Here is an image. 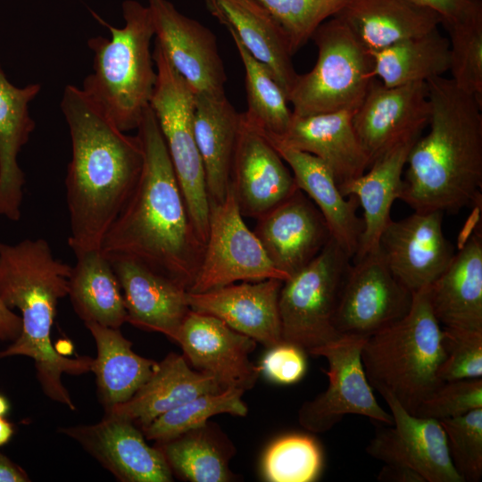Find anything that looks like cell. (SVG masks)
<instances>
[{
	"mask_svg": "<svg viewBox=\"0 0 482 482\" xmlns=\"http://www.w3.org/2000/svg\"><path fill=\"white\" fill-rule=\"evenodd\" d=\"M350 260L331 237L311 262L283 281L278 298L283 342L310 353L340 337L334 317Z\"/></svg>",
	"mask_w": 482,
	"mask_h": 482,
	"instance_id": "9c48e42d",
	"label": "cell"
},
{
	"mask_svg": "<svg viewBox=\"0 0 482 482\" xmlns=\"http://www.w3.org/2000/svg\"><path fill=\"white\" fill-rule=\"evenodd\" d=\"M27 472L4 454L0 453V482H29Z\"/></svg>",
	"mask_w": 482,
	"mask_h": 482,
	"instance_id": "c3c4849f",
	"label": "cell"
},
{
	"mask_svg": "<svg viewBox=\"0 0 482 482\" xmlns=\"http://www.w3.org/2000/svg\"><path fill=\"white\" fill-rule=\"evenodd\" d=\"M96 346L91 371L104 410L123 403L143 386L158 362L137 354L120 328L85 323Z\"/></svg>",
	"mask_w": 482,
	"mask_h": 482,
	"instance_id": "1f68e13d",
	"label": "cell"
},
{
	"mask_svg": "<svg viewBox=\"0 0 482 482\" xmlns=\"http://www.w3.org/2000/svg\"><path fill=\"white\" fill-rule=\"evenodd\" d=\"M370 54L373 75L386 87L427 81L449 71V39L437 28Z\"/></svg>",
	"mask_w": 482,
	"mask_h": 482,
	"instance_id": "836d02e7",
	"label": "cell"
},
{
	"mask_svg": "<svg viewBox=\"0 0 482 482\" xmlns=\"http://www.w3.org/2000/svg\"><path fill=\"white\" fill-rule=\"evenodd\" d=\"M240 123L241 112L226 95L195 94L194 129L209 204L221 203L228 193Z\"/></svg>",
	"mask_w": 482,
	"mask_h": 482,
	"instance_id": "f546056e",
	"label": "cell"
},
{
	"mask_svg": "<svg viewBox=\"0 0 482 482\" xmlns=\"http://www.w3.org/2000/svg\"><path fill=\"white\" fill-rule=\"evenodd\" d=\"M381 395L393 424L377 431L366 452L386 464L415 470L426 482H464L452 461L440 421L409 412L390 394Z\"/></svg>",
	"mask_w": 482,
	"mask_h": 482,
	"instance_id": "4fadbf2b",
	"label": "cell"
},
{
	"mask_svg": "<svg viewBox=\"0 0 482 482\" xmlns=\"http://www.w3.org/2000/svg\"><path fill=\"white\" fill-rule=\"evenodd\" d=\"M40 90L37 83L14 86L0 65V215L12 221L21 219L25 184L18 156L35 129L29 105Z\"/></svg>",
	"mask_w": 482,
	"mask_h": 482,
	"instance_id": "83f0119b",
	"label": "cell"
},
{
	"mask_svg": "<svg viewBox=\"0 0 482 482\" xmlns=\"http://www.w3.org/2000/svg\"><path fill=\"white\" fill-rule=\"evenodd\" d=\"M335 16L370 52L425 34L441 23L436 12L415 0H352Z\"/></svg>",
	"mask_w": 482,
	"mask_h": 482,
	"instance_id": "4dcf8cb0",
	"label": "cell"
},
{
	"mask_svg": "<svg viewBox=\"0 0 482 482\" xmlns=\"http://www.w3.org/2000/svg\"><path fill=\"white\" fill-rule=\"evenodd\" d=\"M229 34L245 73L247 110L242 112L243 116L258 129L278 137L282 136L293 116L286 92L271 71L254 58L235 34Z\"/></svg>",
	"mask_w": 482,
	"mask_h": 482,
	"instance_id": "d590c367",
	"label": "cell"
},
{
	"mask_svg": "<svg viewBox=\"0 0 482 482\" xmlns=\"http://www.w3.org/2000/svg\"><path fill=\"white\" fill-rule=\"evenodd\" d=\"M429 118L426 81L386 87L374 79L352 120L371 164L397 143L421 136Z\"/></svg>",
	"mask_w": 482,
	"mask_h": 482,
	"instance_id": "9a60e30c",
	"label": "cell"
},
{
	"mask_svg": "<svg viewBox=\"0 0 482 482\" xmlns=\"http://www.w3.org/2000/svg\"><path fill=\"white\" fill-rule=\"evenodd\" d=\"M61 109L71 140L65 179L68 244L77 256L101 249L139 179L144 155L138 137L120 130L81 87L66 86Z\"/></svg>",
	"mask_w": 482,
	"mask_h": 482,
	"instance_id": "7a4b0ae2",
	"label": "cell"
},
{
	"mask_svg": "<svg viewBox=\"0 0 482 482\" xmlns=\"http://www.w3.org/2000/svg\"><path fill=\"white\" fill-rule=\"evenodd\" d=\"M21 331V318L0 299V340L14 341Z\"/></svg>",
	"mask_w": 482,
	"mask_h": 482,
	"instance_id": "bcb514c9",
	"label": "cell"
},
{
	"mask_svg": "<svg viewBox=\"0 0 482 482\" xmlns=\"http://www.w3.org/2000/svg\"><path fill=\"white\" fill-rule=\"evenodd\" d=\"M454 468L464 481L482 476V408L439 420Z\"/></svg>",
	"mask_w": 482,
	"mask_h": 482,
	"instance_id": "60d3db41",
	"label": "cell"
},
{
	"mask_svg": "<svg viewBox=\"0 0 482 482\" xmlns=\"http://www.w3.org/2000/svg\"><path fill=\"white\" fill-rule=\"evenodd\" d=\"M260 130L290 168L297 187L320 212L331 237L353 259L363 232L362 218L356 212L357 198L343 195L331 170L320 159L288 146Z\"/></svg>",
	"mask_w": 482,
	"mask_h": 482,
	"instance_id": "603a6c76",
	"label": "cell"
},
{
	"mask_svg": "<svg viewBox=\"0 0 482 482\" xmlns=\"http://www.w3.org/2000/svg\"><path fill=\"white\" fill-rule=\"evenodd\" d=\"M13 433V425L0 416V446L6 445L12 439Z\"/></svg>",
	"mask_w": 482,
	"mask_h": 482,
	"instance_id": "681fc988",
	"label": "cell"
},
{
	"mask_svg": "<svg viewBox=\"0 0 482 482\" xmlns=\"http://www.w3.org/2000/svg\"><path fill=\"white\" fill-rule=\"evenodd\" d=\"M420 137L397 143L378 157L362 176L339 187L344 196H355L363 210V232L353 260L378 249L381 233L392 220V205L401 196L410 150Z\"/></svg>",
	"mask_w": 482,
	"mask_h": 482,
	"instance_id": "4316f807",
	"label": "cell"
},
{
	"mask_svg": "<svg viewBox=\"0 0 482 482\" xmlns=\"http://www.w3.org/2000/svg\"><path fill=\"white\" fill-rule=\"evenodd\" d=\"M71 272V266L55 258L43 238H26L15 245L0 242V299L21 314V334L0 351V359H32L43 393L75 411L62 377L91 371L94 358L65 357L51 340L56 307L59 300L68 295Z\"/></svg>",
	"mask_w": 482,
	"mask_h": 482,
	"instance_id": "277c9868",
	"label": "cell"
},
{
	"mask_svg": "<svg viewBox=\"0 0 482 482\" xmlns=\"http://www.w3.org/2000/svg\"><path fill=\"white\" fill-rule=\"evenodd\" d=\"M283 280L243 281L187 294L191 310L212 315L267 348L283 342L278 310Z\"/></svg>",
	"mask_w": 482,
	"mask_h": 482,
	"instance_id": "44dd1931",
	"label": "cell"
},
{
	"mask_svg": "<svg viewBox=\"0 0 482 482\" xmlns=\"http://www.w3.org/2000/svg\"><path fill=\"white\" fill-rule=\"evenodd\" d=\"M382 482H426L415 470L395 464H386L378 475Z\"/></svg>",
	"mask_w": 482,
	"mask_h": 482,
	"instance_id": "7dc6e473",
	"label": "cell"
},
{
	"mask_svg": "<svg viewBox=\"0 0 482 482\" xmlns=\"http://www.w3.org/2000/svg\"><path fill=\"white\" fill-rule=\"evenodd\" d=\"M352 112L292 116L282 136L268 135L312 154L331 170L339 187L362 176L370 166L353 125ZM263 131V130H262Z\"/></svg>",
	"mask_w": 482,
	"mask_h": 482,
	"instance_id": "cb8c5ba5",
	"label": "cell"
},
{
	"mask_svg": "<svg viewBox=\"0 0 482 482\" xmlns=\"http://www.w3.org/2000/svg\"><path fill=\"white\" fill-rule=\"evenodd\" d=\"M143 149L139 179L106 232L101 251L136 260L187 291L204 243L191 220L156 116L149 106L137 129Z\"/></svg>",
	"mask_w": 482,
	"mask_h": 482,
	"instance_id": "6da1fadb",
	"label": "cell"
},
{
	"mask_svg": "<svg viewBox=\"0 0 482 482\" xmlns=\"http://www.w3.org/2000/svg\"><path fill=\"white\" fill-rule=\"evenodd\" d=\"M482 408V378L443 382L417 409L415 415L437 420Z\"/></svg>",
	"mask_w": 482,
	"mask_h": 482,
	"instance_id": "7bdbcfd3",
	"label": "cell"
},
{
	"mask_svg": "<svg viewBox=\"0 0 482 482\" xmlns=\"http://www.w3.org/2000/svg\"><path fill=\"white\" fill-rule=\"evenodd\" d=\"M412 295L392 273L379 250L353 260L334 317L339 336L369 337L404 317Z\"/></svg>",
	"mask_w": 482,
	"mask_h": 482,
	"instance_id": "7c38bea8",
	"label": "cell"
},
{
	"mask_svg": "<svg viewBox=\"0 0 482 482\" xmlns=\"http://www.w3.org/2000/svg\"><path fill=\"white\" fill-rule=\"evenodd\" d=\"M365 340L362 337L340 336L309 353L327 360L328 368L322 370L328 384L324 392L300 407L298 421L303 428L324 433L349 414L365 416L385 425L393 424L391 413L377 402L364 371L362 350Z\"/></svg>",
	"mask_w": 482,
	"mask_h": 482,
	"instance_id": "8fae6325",
	"label": "cell"
},
{
	"mask_svg": "<svg viewBox=\"0 0 482 482\" xmlns=\"http://www.w3.org/2000/svg\"><path fill=\"white\" fill-rule=\"evenodd\" d=\"M244 392L240 388L228 387L197 395L160 415L141 430L146 439L157 443L201 428L218 414L245 416L248 410L242 400Z\"/></svg>",
	"mask_w": 482,
	"mask_h": 482,
	"instance_id": "8d00e7d4",
	"label": "cell"
},
{
	"mask_svg": "<svg viewBox=\"0 0 482 482\" xmlns=\"http://www.w3.org/2000/svg\"><path fill=\"white\" fill-rule=\"evenodd\" d=\"M71 267L68 295L84 323L120 328L127 322L122 291L109 258L101 249L76 256Z\"/></svg>",
	"mask_w": 482,
	"mask_h": 482,
	"instance_id": "d6a6232c",
	"label": "cell"
},
{
	"mask_svg": "<svg viewBox=\"0 0 482 482\" xmlns=\"http://www.w3.org/2000/svg\"><path fill=\"white\" fill-rule=\"evenodd\" d=\"M259 368L270 381L281 385L294 384L300 380L306 371L305 351L295 345L282 342L269 348Z\"/></svg>",
	"mask_w": 482,
	"mask_h": 482,
	"instance_id": "ee69618b",
	"label": "cell"
},
{
	"mask_svg": "<svg viewBox=\"0 0 482 482\" xmlns=\"http://www.w3.org/2000/svg\"><path fill=\"white\" fill-rule=\"evenodd\" d=\"M443 217L440 211H414L402 220H391L381 233L378 247L386 264L411 293L430 286L453 258Z\"/></svg>",
	"mask_w": 482,
	"mask_h": 482,
	"instance_id": "e0dca14e",
	"label": "cell"
},
{
	"mask_svg": "<svg viewBox=\"0 0 482 482\" xmlns=\"http://www.w3.org/2000/svg\"><path fill=\"white\" fill-rule=\"evenodd\" d=\"M311 39L318 57L310 71L297 75L287 94L293 115L354 112L376 79L370 52L337 16L321 23Z\"/></svg>",
	"mask_w": 482,
	"mask_h": 482,
	"instance_id": "52a82bcc",
	"label": "cell"
},
{
	"mask_svg": "<svg viewBox=\"0 0 482 482\" xmlns=\"http://www.w3.org/2000/svg\"><path fill=\"white\" fill-rule=\"evenodd\" d=\"M172 340L195 370L214 378L223 389L248 390L261 373L249 360L257 342L212 315L190 310Z\"/></svg>",
	"mask_w": 482,
	"mask_h": 482,
	"instance_id": "2e32d148",
	"label": "cell"
},
{
	"mask_svg": "<svg viewBox=\"0 0 482 482\" xmlns=\"http://www.w3.org/2000/svg\"><path fill=\"white\" fill-rule=\"evenodd\" d=\"M426 83L429 131L410 150L400 199L415 212L458 213L481 203L482 102L444 76Z\"/></svg>",
	"mask_w": 482,
	"mask_h": 482,
	"instance_id": "3957f363",
	"label": "cell"
},
{
	"mask_svg": "<svg viewBox=\"0 0 482 482\" xmlns=\"http://www.w3.org/2000/svg\"><path fill=\"white\" fill-rule=\"evenodd\" d=\"M436 12L444 28L482 22V0H415Z\"/></svg>",
	"mask_w": 482,
	"mask_h": 482,
	"instance_id": "f6af8a7d",
	"label": "cell"
},
{
	"mask_svg": "<svg viewBox=\"0 0 482 482\" xmlns=\"http://www.w3.org/2000/svg\"><path fill=\"white\" fill-rule=\"evenodd\" d=\"M210 13L272 72L287 96L298 73L287 36L257 0H204Z\"/></svg>",
	"mask_w": 482,
	"mask_h": 482,
	"instance_id": "484cf974",
	"label": "cell"
},
{
	"mask_svg": "<svg viewBox=\"0 0 482 482\" xmlns=\"http://www.w3.org/2000/svg\"><path fill=\"white\" fill-rule=\"evenodd\" d=\"M10 410V403L8 399L0 394V416L4 417Z\"/></svg>",
	"mask_w": 482,
	"mask_h": 482,
	"instance_id": "f907efd6",
	"label": "cell"
},
{
	"mask_svg": "<svg viewBox=\"0 0 482 482\" xmlns=\"http://www.w3.org/2000/svg\"><path fill=\"white\" fill-rule=\"evenodd\" d=\"M121 482H170L172 471L158 447L124 419L104 413L96 424L60 428Z\"/></svg>",
	"mask_w": 482,
	"mask_h": 482,
	"instance_id": "ac0fdd59",
	"label": "cell"
},
{
	"mask_svg": "<svg viewBox=\"0 0 482 482\" xmlns=\"http://www.w3.org/2000/svg\"><path fill=\"white\" fill-rule=\"evenodd\" d=\"M222 389L212 377L191 369L184 355L170 353L129 400L104 410V413L129 420L141 429L197 395Z\"/></svg>",
	"mask_w": 482,
	"mask_h": 482,
	"instance_id": "f1b7e54d",
	"label": "cell"
},
{
	"mask_svg": "<svg viewBox=\"0 0 482 482\" xmlns=\"http://www.w3.org/2000/svg\"><path fill=\"white\" fill-rule=\"evenodd\" d=\"M121 10L124 25L120 28L95 15L111 37L88 39L94 54L93 71L81 88L120 130L128 132L137 129L150 106L157 73L151 52L154 29L149 7L137 0H125Z\"/></svg>",
	"mask_w": 482,
	"mask_h": 482,
	"instance_id": "5b68a950",
	"label": "cell"
},
{
	"mask_svg": "<svg viewBox=\"0 0 482 482\" xmlns=\"http://www.w3.org/2000/svg\"><path fill=\"white\" fill-rule=\"evenodd\" d=\"M120 283L127 322L174 337L191 310L187 290L171 278L130 258L108 257Z\"/></svg>",
	"mask_w": 482,
	"mask_h": 482,
	"instance_id": "7402d4cb",
	"label": "cell"
},
{
	"mask_svg": "<svg viewBox=\"0 0 482 482\" xmlns=\"http://www.w3.org/2000/svg\"><path fill=\"white\" fill-rule=\"evenodd\" d=\"M154 41L195 94L220 96L227 76L216 36L198 21L181 13L169 0H148Z\"/></svg>",
	"mask_w": 482,
	"mask_h": 482,
	"instance_id": "5bb4252c",
	"label": "cell"
},
{
	"mask_svg": "<svg viewBox=\"0 0 482 482\" xmlns=\"http://www.w3.org/2000/svg\"><path fill=\"white\" fill-rule=\"evenodd\" d=\"M443 332L445 357L440 380L482 378V330L443 328Z\"/></svg>",
	"mask_w": 482,
	"mask_h": 482,
	"instance_id": "b9f144b4",
	"label": "cell"
},
{
	"mask_svg": "<svg viewBox=\"0 0 482 482\" xmlns=\"http://www.w3.org/2000/svg\"><path fill=\"white\" fill-rule=\"evenodd\" d=\"M204 426L174 438L157 442L171 471L192 482H227L233 475L228 466L224 446Z\"/></svg>",
	"mask_w": 482,
	"mask_h": 482,
	"instance_id": "e575fe53",
	"label": "cell"
},
{
	"mask_svg": "<svg viewBox=\"0 0 482 482\" xmlns=\"http://www.w3.org/2000/svg\"><path fill=\"white\" fill-rule=\"evenodd\" d=\"M284 30L294 55L325 21L352 0H257Z\"/></svg>",
	"mask_w": 482,
	"mask_h": 482,
	"instance_id": "f35d334b",
	"label": "cell"
},
{
	"mask_svg": "<svg viewBox=\"0 0 482 482\" xmlns=\"http://www.w3.org/2000/svg\"><path fill=\"white\" fill-rule=\"evenodd\" d=\"M323 456L318 443L306 435L275 440L262 460L263 476L271 482H312L320 475Z\"/></svg>",
	"mask_w": 482,
	"mask_h": 482,
	"instance_id": "74e56055",
	"label": "cell"
},
{
	"mask_svg": "<svg viewBox=\"0 0 482 482\" xmlns=\"http://www.w3.org/2000/svg\"><path fill=\"white\" fill-rule=\"evenodd\" d=\"M153 59L157 79L150 107L156 116L193 225L205 244L210 204L194 129L195 93L172 67L156 41Z\"/></svg>",
	"mask_w": 482,
	"mask_h": 482,
	"instance_id": "ba28073f",
	"label": "cell"
},
{
	"mask_svg": "<svg viewBox=\"0 0 482 482\" xmlns=\"http://www.w3.org/2000/svg\"><path fill=\"white\" fill-rule=\"evenodd\" d=\"M230 187L241 214L255 219L298 188L291 170L277 150L242 112Z\"/></svg>",
	"mask_w": 482,
	"mask_h": 482,
	"instance_id": "d6986e66",
	"label": "cell"
},
{
	"mask_svg": "<svg viewBox=\"0 0 482 482\" xmlns=\"http://www.w3.org/2000/svg\"><path fill=\"white\" fill-rule=\"evenodd\" d=\"M208 227L202 262L188 292H205L237 281L288 278L246 226L230 186L221 203L210 204Z\"/></svg>",
	"mask_w": 482,
	"mask_h": 482,
	"instance_id": "30bf717a",
	"label": "cell"
},
{
	"mask_svg": "<svg viewBox=\"0 0 482 482\" xmlns=\"http://www.w3.org/2000/svg\"><path fill=\"white\" fill-rule=\"evenodd\" d=\"M445 29L449 35L451 79L482 102V22Z\"/></svg>",
	"mask_w": 482,
	"mask_h": 482,
	"instance_id": "ab89813d",
	"label": "cell"
},
{
	"mask_svg": "<svg viewBox=\"0 0 482 482\" xmlns=\"http://www.w3.org/2000/svg\"><path fill=\"white\" fill-rule=\"evenodd\" d=\"M443 340L428 287L414 292L408 313L363 344L362 362L371 387L390 394L415 414L443 383L438 376L445 357Z\"/></svg>",
	"mask_w": 482,
	"mask_h": 482,
	"instance_id": "8992f818",
	"label": "cell"
},
{
	"mask_svg": "<svg viewBox=\"0 0 482 482\" xmlns=\"http://www.w3.org/2000/svg\"><path fill=\"white\" fill-rule=\"evenodd\" d=\"M432 312L445 328L482 330V234L476 228L450 264L428 287Z\"/></svg>",
	"mask_w": 482,
	"mask_h": 482,
	"instance_id": "d4e9b609",
	"label": "cell"
},
{
	"mask_svg": "<svg viewBox=\"0 0 482 482\" xmlns=\"http://www.w3.org/2000/svg\"><path fill=\"white\" fill-rule=\"evenodd\" d=\"M256 220L254 234L273 265L288 278L311 262L331 238L320 212L299 188Z\"/></svg>",
	"mask_w": 482,
	"mask_h": 482,
	"instance_id": "ffe728a7",
	"label": "cell"
}]
</instances>
